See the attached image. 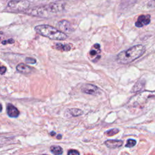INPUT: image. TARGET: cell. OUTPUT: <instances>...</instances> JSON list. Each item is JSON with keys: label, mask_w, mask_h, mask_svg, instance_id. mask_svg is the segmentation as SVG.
<instances>
[{"label": "cell", "mask_w": 155, "mask_h": 155, "mask_svg": "<svg viewBox=\"0 0 155 155\" xmlns=\"http://www.w3.org/2000/svg\"><path fill=\"white\" fill-rule=\"evenodd\" d=\"M69 113L72 116H78L82 114L83 111L78 108H71L69 110Z\"/></svg>", "instance_id": "obj_17"}, {"label": "cell", "mask_w": 155, "mask_h": 155, "mask_svg": "<svg viewBox=\"0 0 155 155\" xmlns=\"http://www.w3.org/2000/svg\"><path fill=\"white\" fill-rule=\"evenodd\" d=\"M145 51V47L144 45H136L119 53L116 57V61L122 64H129L140 57Z\"/></svg>", "instance_id": "obj_1"}, {"label": "cell", "mask_w": 155, "mask_h": 155, "mask_svg": "<svg viewBox=\"0 0 155 155\" xmlns=\"http://www.w3.org/2000/svg\"><path fill=\"white\" fill-rule=\"evenodd\" d=\"M7 112L10 117H17L19 114V111L17 108L11 104H8L7 105Z\"/></svg>", "instance_id": "obj_11"}, {"label": "cell", "mask_w": 155, "mask_h": 155, "mask_svg": "<svg viewBox=\"0 0 155 155\" xmlns=\"http://www.w3.org/2000/svg\"><path fill=\"white\" fill-rule=\"evenodd\" d=\"M48 5L49 11L51 13H56L62 11L64 8V4L61 2L51 3Z\"/></svg>", "instance_id": "obj_10"}, {"label": "cell", "mask_w": 155, "mask_h": 155, "mask_svg": "<svg viewBox=\"0 0 155 155\" xmlns=\"http://www.w3.org/2000/svg\"><path fill=\"white\" fill-rule=\"evenodd\" d=\"M35 30L40 35L50 39L63 41L67 38L65 33L49 25H38L35 27Z\"/></svg>", "instance_id": "obj_2"}, {"label": "cell", "mask_w": 155, "mask_h": 155, "mask_svg": "<svg viewBox=\"0 0 155 155\" xmlns=\"http://www.w3.org/2000/svg\"><path fill=\"white\" fill-rule=\"evenodd\" d=\"M136 143V141L134 139H128L127 142V143L125 145V147H128V148H131L133 147H134Z\"/></svg>", "instance_id": "obj_19"}, {"label": "cell", "mask_w": 155, "mask_h": 155, "mask_svg": "<svg viewBox=\"0 0 155 155\" xmlns=\"http://www.w3.org/2000/svg\"><path fill=\"white\" fill-rule=\"evenodd\" d=\"M104 143L107 147L110 148H118L122 146L123 144V142L120 140H108Z\"/></svg>", "instance_id": "obj_13"}, {"label": "cell", "mask_w": 155, "mask_h": 155, "mask_svg": "<svg viewBox=\"0 0 155 155\" xmlns=\"http://www.w3.org/2000/svg\"><path fill=\"white\" fill-rule=\"evenodd\" d=\"M27 13L33 15L35 16H39V17H46L49 15L51 13L50 12L48 5L41 6V7H36L31 8L29 10H27Z\"/></svg>", "instance_id": "obj_4"}, {"label": "cell", "mask_w": 155, "mask_h": 155, "mask_svg": "<svg viewBox=\"0 0 155 155\" xmlns=\"http://www.w3.org/2000/svg\"><path fill=\"white\" fill-rule=\"evenodd\" d=\"M145 87V82L141 80L136 82V84L134 85V86L133 87L131 92L136 93L138 92L143 89H144Z\"/></svg>", "instance_id": "obj_14"}, {"label": "cell", "mask_w": 155, "mask_h": 155, "mask_svg": "<svg viewBox=\"0 0 155 155\" xmlns=\"http://www.w3.org/2000/svg\"><path fill=\"white\" fill-rule=\"evenodd\" d=\"M55 48L64 51H67L71 50V45L68 44H61V43H57L55 46Z\"/></svg>", "instance_id": "obj_15"}, {"label": "cell", "mask_w": 155, "mask_h": 155, "mask_svg": "<svg viewBox=\"0 0 155 155\" xmlns=\"http://www.w3.org/2000/svg\"><path fill=\"white\" fill-rule=\"evenodd\" d=\"M50 151L54 155H61L63 153V149L57 145H53L50 147Z\"/></svg>", "instance_id": "obj_16"}, {"label": "cell", "mask_w": 155, "mask_h": 155, "mask_svg": "<svg viewBox=\"0 0 155 155\" xmlns=\"http://www.w3.org/2000/svg\"><path fill=\"white\" fill-rule=\"evenodd\" d=\"M67 155H80L78 151L76 150H70L68 151Z\"/></svg>", "instance_id": "obj_21"}, {"label": "cell", "mask_w": 155, "mask_h": 155, "mask_svg": "<svg viewBox=\"0 0 155 155\" xmlns=\"http://www.w3.org/2000/svg\"><path fill=\"white\" fill-rule=\"evenodd\" d=\"M41 155H45V154H41Z\"/></svg>", "instance_id": "obj_26"}, {"label": "cell", "mask_w": 155, "mask_h": 155, "mask_svg": "<svg viewBox=\"0 0 155 155\" xmlns=\"http://www.w3.org/2000/svg\"><path fill=\"white\" fill-rule=\"evenodd\" d=\"M101 46L100 44L96 43L93 45L91 50L89 51V59H90L93 62H96L101 58Z\"/></svg>", "instance_id": "obj_6"}, {"label": "cell", "mask_w": 155, "mask_h": 155, "mask_svg": "<svg viewBox=\"0 0 155 155\" xmlns=\"http://www.w3.org/2000/svg\"><path fill=\"white\" fill-rule=\"evenodd\" d=\"M81 90L83 93H85L86 94H91V95H95L99 93L100 89L96 85L93 84H85L84 86H82Z\"/></svg>", "instance_id": "obj_8"}, {"label": "cell", "mask_w": 155, "mask_h": 155, "mask_svg": "<svg viewBox=\"0 0 155 155\" xmlns=\"http://www.w3.org/2000/svg\"><path fill=\"white\" fill-rule=\"evenodd\" d=\"M58 24L59 30L65 34L70 33L74 31V29L72 28L70 22L67 20L60 21Z\"/></svg>", "instance_id": "obj_7"}, {"label": "cell", "mask_w": 155, "mask_h": 155, "mask_svg": "<svg viewBox=\"0 0 155 155\" xmlns=\"http://www.w3.org/2000/svg\"><path fill=\"white\" fill-rule=\"evenodd\" d=\"M2 105L0 104V112L2 111Z\"/></svg>", "instance_id": "obj_24"}, {"label": "cell", "mask_w": 155, "mask_h": 155, "mask_svg": "<svg viewBox=\"0 0 155 155\" xmlns=\"http://www.w3.org/2000/svg\"><path fill=\"white\" fill-rule=\"evenodd\" d=\"M50 134H51V136H53V135L55 134V133H54V132H51V133H50Z\"/></svg>", "instance_id": "obj_25"}, {"label": "cell", "mask_w": 155, "mask_h": 155, "mask_svg": "<svg viewBox=\"0 0 155 155\" xmlns=\"http://www.w3.org/2000/svg\"><path fill=\"white\" fill-rule=\"evenodd\" d=\"M16 70L22 74H28L32 71V68L24 63H20L16 66Z\"/></svg>", "instance_id": "obj_12"}, {"label": "cell", "mask_w": 155, "mask_h": 155, "mask_svg": "<svg viewBox=\"0 0 155 155\" xmlns=\"http://www.w3.org/2000/svg\"><path fill=\"white\" fill-rule=\"evenodd\" d=\"M155 97V91H143L141 92L134 97H133L131 100V103L133 106L138 105L139 104H142L145 103L147 99Z\"/></svg>", "instance_id": "obj_3"}, {"label": "cell", "mask_w": 155, "mask_h": 155, "mask_svg": "<svg viewBox=\"0 0 155 155\" xmlns=\"http://www.w3.org/2000/svg\"><path fill=\"white\" fill-rule=\"evenodd\" d=\"M150 18L151 17L149 15H141L138 17L135 23V25L137 27H142L144 25H147L150 22Z\"/></svg>", "instance_id": "obj_9"}, {"label": "cell", "mask_w": 155, "mask_h": 155, "mask_svg": "<svg viewBox=\"0 0 155 155\" xmlns=\"http://www.w3.org/2000/svg\"><path fill=\"white\" fill-rule=\"evenodd\" d=\"M30 5V2L27 0H13L8 3V6L15 10H26Z\"/></svg>", "instance_id": "obj_5"}, {"label": "cell", "mask_w": 155, "mask_h": 155, "mask_svg": "<svg viewBox=\"0 0 155 155\" xmlns=\"http://www.w3.org/2000/svg\"><path fill=\"white\" fill-rule=\"evenodd\" d=\"M119 131V130L117 128H113L110 130H108L107 131V132H105V133L107 135V136H113L116 134H117L118 132Z\"/></svg>", "instance_id": "obj_18"}, {"label": "cell", "mask_w": 155, "mask_h": 155, "mask_svg": "<svg viewBox=\"0 0 155 155\" xmlns=\"http://www.w3.org/2000/svg\"><path fill=\"white\" fill-rule=\"evenodd\" d=\"M15 42V41L13 39H9L8 40H5L2 41V44H13Z\"/></svg>", "instance_id": "obj_22"}, {"label": "cell", "mask_w": 155, "mask_h": 155, "mask_svg": "<svg viewBox=\"0 0 155 155\" xmlns=\"http://www.w3.org/2000/svg\"><path fill=\"white\" fill-rule=\"evenodd\" d=\"M25 62L28 64H35L36 61L35 59L33 58H26L25 59Z\"/></svg>", "instance_id": "obj_20"}, {"label": "cell", "mask_w": 155, "mask_h": 155, "mask_svg": "<svg viewBox=\"0 0 155 155\" xmlns=\"http://www.w3.org/2000/svg\"><path fill=\"white\" fill-rule=\"evenodd\" d=\"M6 70H7L6 67L3 66V65H2L0 63V74H4L5 73V71H6Z\"/></svg>", "instance_id": "obj_23"}]
</instances>
